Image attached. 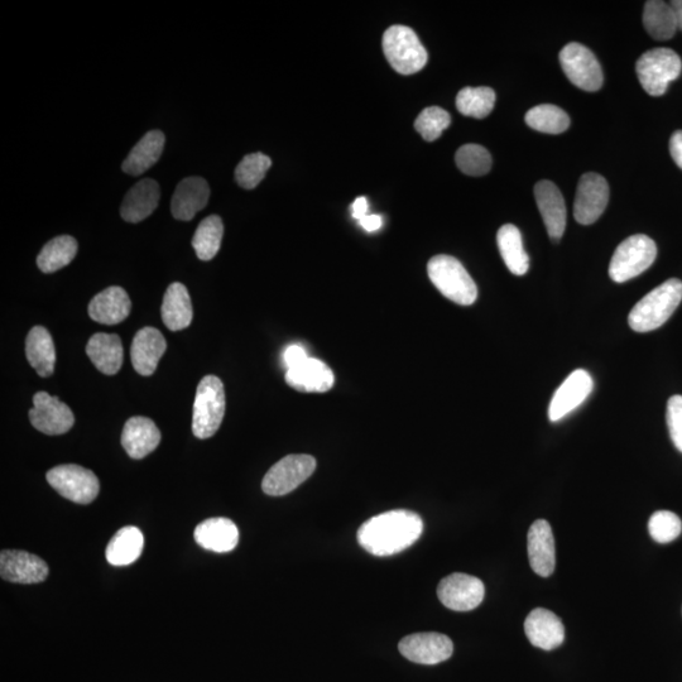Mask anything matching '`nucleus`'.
<instances>
[{"instance_id":"obj_10","label":"nucleus","mask_w":682,"mask_h":682,"mask_svg":"<svg viewBox=\"0 0 682 682\" xmlns=\"http://www.w3.org/2000/svg\"><path fill=\"white\" fill-rule=\"evenodd\" d=\"M560 64L575 86L585 91H598L604 83L602 66L588 47L569 43L560 52Z\"/></svg>"},{"instance_id":"obj_5","label":"nucleus","mask_w":682,"mask_h":682,"mask_svg":"<svg viewBox=\"0 0 682 682\" xmlns=\"http://www.w3.org/2000/svg\"><path fill=\"white\" fill-rule=\"evenodd\" d=\"M383 51L389 65L402 75L416 74L429 60L415 31L406 26L388 28L383 36Z\"/></svg>"},{"instance_id":"obj_15","label":"nucleus","mask_w":682,"mask_h":682,"mask_svg":"<svg viewBox=\"0 0 682 682\" xmlns=\"http://www.w3.org/2000/svg\"><path fill=\"white\" fill-rule=\"evenodd\" d=\"M594 382L592 376L584 369H576L561 384L549 407V419L551 422L563 420L564 417L575 411L592 393Z\"/></svg>"},{"instance_id":"obj_37","label":"nucleus","mask_w":682,"mask_h":682,"mask_svg":"<svg viewBox=\"0 0 682 682\" xmlns=\"http://www.w3.org/2000/svg\"><path fill=\"white\" fill-rule=\"evenodd\" d=\"M496 93L487 86L464 88L456 96V108L465 117L483 119L493 112Z\"/></svg>"},{"instance_id":"obj_20","label":"nucleus","mask_w":682,"mask_h":682,"mask_svg":"<svg viewBox=\"0 0 682 682\" xmlns=\"http://www.w3.org/2000/svg\"><path fill=\"white\" fill-rule=\"evenodd\" d=\"M167 341L160 330L143 328L134 336L131 359L134 369L141 376H152L156 372L162 355L166 353Z\"/></svg>"},{"instance_id":"obj_28","label":"nucleus","mask_w":682,"mask_h":682,"mask_svg":"<svg viewBox=\"0 0 682 682\" xmlns=\"http://www.w3.org/2000/svg\"><path fill=\"white\" fill-rule=\"evenodd\" d=\"M163 324L171 331H180L189 328L194 310H192L191 297L185 285L180 282L168 286L161 307Z\"/></svg>"},{"instance_id":"obj_6","label":"nucleus","mask_w":682,"mask_h":682,"mask_svg":"<svg viewBox=\"0 0 682 682\" xmlns=\"http://www.w3.org/2000/svg\"><path fill=\"white\" fill-rule=\"evenodd\" d=\"M656 243L643 234L632 235L623 240L614 252L609 276L617 283H624L642 275L656 261Z\"/></svg>"},{"instance_id":"obj_44","label":"nucleus","mask_w":682,"mask_h":682,"mask_svg":"<svg viewBox=\"0 0 682 682\" xmlns=\"http://www.w3.org/2000/svg\"><path fill=\"white\" fill-rule=\"evenodd\" d=\"M670 152L672 160H674L676 165L682 170V131H677L672 134L670 139Z\"/></svg>"},{"instance_id":"obj_34","label":"nucleus","mask_w":682,"mask_h":682,"mask_svg":"<svg viewBox=\"0 0 682 682\" xmlns=\"http://www.w3.org/2000/svg\"><path fill=\"white\" fill-rule=\"evenodd\" d=\"M78 254V242L70 235L56 237L42 248L37 257L38 268L43 273H54L69 266Z\"/></svg>"},{"instance_id":"obj_41","label":"nucleus","mask_w":682,"mask_h":682,"mask_svg":"<svg viewBox=\"0 0 682 682\" xmlns=\"http://www.w3.org/2000/svg\"><path fill=\"white\" fill-rule=\"evenodd\" d=\"M648 531L653 540L659 544H669L680 536L682 523L675 513L659 511L653 513L648 522Z\"/></svg>"},{"instance_id":"obj_17","label":"nucleus","mask_w":682,"mask_h":682,"mask_svg":"<svg viewBox=\"0 0 682 682\" xmlns=\"http://www.w3.org/2000/svg\"><path fill=\"white\" fill-rule=\"evenodd\" d=\"M528 559L537 575L547 578L554 573L556 549L550 523L539 520L532 523L527 537Z\"/></svg>"},{"instance_id":"obj_30","label":"nucleus","mask_w":682,"mask_h":682,"mask_svg":"<svg viewBox=\"0 0 682 682\" xmlns=\"http://www.w3.org/2000/svg\"><path fill=\"white\" fill-rule=\"evenodd\" d=\"M26 355L38 376L47 378L55 372L56 349L52 336L43 326H35L28 333Z\"/></svg>"},{"instance_id":"obj_39","label":"nucleus","mask_w":682,"mask_h":682,"mask_svg":"<svg viewBox=\"0 0 682 682\" xmlns=\"http://www.w3.org/2000/svg\"><path fill=\"white\" fill-rule=\"evenodd\" d=\"M459 170L468 176L487 175L492 168V156L479 144H465L455 156Z\"/></svg>"},{"instance_id":"obj_22","label":"nucleus","mask_w":682,"mask_h":682,"mask_svg":"<svg viewBox=\"0 0 682 682\" xmlns=\"http://www.w3.org/2000/svg\"><path fill=\"white\" fill-rule=\"evenodd\" d=\"M161 432L155 422L147 417H132L124 425L122 445L132 459H143L158 448Z\"/></svg>"},{"instance_id":"obj_13","label":"nucleus","mask_w":682,"mask_h":682,"mask_svg":"<svg viewBox=\"0 0 682 682\" xmlns=\"http://www.w3.org/2000/svg\"><path fill=\"white\" fill-rule=\"evenodd\" d=\"M30 420L36 430L50 436L66 434L75 424L71 408L47 392H38L33 397Z\"/></svg>"},{"instance_id":"obj_18","label":"nucleus","mask_w":682,"mask_h":682,"mask_svg":"<svg viewBox=\"0 0 682 682\" xmlns=\"http://www.w3.org/2000/svg\"><path fill=\"white\" fill-rule=\"evenodd\" d=\"M535 198L547 233L554 242H559L566 228V205L563 194L551 181L544 180L535 186Z\"/></svg>"},{"instance_id":"obj_9","label":"nucleus","mask_w":682,"mask_h":682,"mask_svg":"<svg viewBox=\"0 0 682 682\" xmlns=\"http://www.w3.org/2000/svg\"><path fill=\"white\" fill-rule=\"evenodd\" d=\"M48 484L60 496L79 504H89L95 501L99 494V479L89 469L80 465H59L46 475Z\"/></svg>"},{"instance_id":"obj_14","label":"nucleus","mask_w":682,"mask_h":682,"mask_svg":"<svg viewBox=\"0 0 682 682\" xmlns=\"http://www.w3.org/2000/svg\"><path fill=\"white\" fill-rule=\"evenodd\" d=\"M398 650L415 664L437 665L450 659L454 645L448 636L441 633H415L403 638Z\"/></svg>"},{"instance_id":"obj_16","label":"nucleus","mask_w":682,"mask_h":682,"mask_svg":"<svg viewBox=\"0 0 682 682\" xmlns=\"http://www.w3.org/2000/svg\"><path fill=\"white\" fill-rule=\"evenodd\" d=\"M2 579L17 584H38L48 576V566L36 555L26 551L4 550L0 554Z\"/></svg>"},{"instance_id":"obj_11","label":"nucleus","mask_w":682,"mask_h":682,"mask_svg":"<svg viewBox=\"0 0 682 682\" xmlns=\"http://www.w3.org/2000/svg\"><path fill=\"white\" fill-rule=\"evenodd\" d=\"M485 594L482 580L468 574H451L440 581L437 597L446 608L455 612H469L479 607Z\"/></svg>"},{"instance_id":"obj_36","label":"nucleus","mask_w":682,"mask_h":682,"mask_svg":"<svg viewBox=\"0 0 682 682\" xmlns=\"http://www.w3.org/2000/svg\"><path fill=\"white\" fill-rule=\"evenodd\" d=\"M528 127L546 134H561L570 127L569 115L556 105L542 104L528 110L526 117Z\"/></svg>"},{"instance_id":"obj_25","label":"nucleus","mask_w":682,"mask_h":682,"mask_svg":"<svg viewBox=\"0 0 682 682\" xmlns=\"http://www.w3.org/2000/svg\"><path fill=\"white\" fill-rule=\"evenodd\" d=\"M160 196V185L155 180H141L128 191L120 215L128 223H141L157 209Z\"/></svg>"},{"instance_id":"obj_3","label":"nucleus","mask_w":682,"mask_h":682,"mask_svg":"<svg viewBox=\"0 0 682 682\" xmlns=\"http://www.w3.org/2000/svg\"><path fill=\"white\" fill-rule=\"evenodd\" d=\"M427 273L446 299L461 306H470L477 301L478 287L458 259L445 254L431 258Z\"/></svg>"},{"instance_id":"obj_35","label":"nucleus","mask_w":682,"mask_h":682,"mask_svg":"<svg viewBox=\"0 0 682 682\" xmlns=\"http://www.w3.org/2000/svg\"><path fill=\"white\" fill-rule=\"evenodd\" d=\"M224 235V224L218 215H211L200 223L192 238V247L201 261H211L220 251Z\"/></svg>"},{"instance_id":"obj_45","label":"nucleus","mask_w":682,"mask_h":682,"mask_svg":"<svg viewBox=\"0 0 682 682\" xmlns=\"http://www.w3.org/2000/svg\"><path fill=\"white\" fill-rule=\"evenodd\" d=\"M359 224L362 225V228L367 230V232H377V230L382 228L383 219L382 216L379 215H367L359 220Z\"/></svg>"},{"instance_id":"obj_46","label":"nucleus","mask_w":682,"mask_h":682,"mask_svg":"<svg viewBox=\"0 0 682 682\" xmlns=\"http://www.w3.org/2000/svg\"><path fill=\"white\" fill-rule=\"evenodd\" d=\"M352 213L353 218L357 220L363 219L364 216H367L368 215L367 199L363 198V196H360V198L355 200L352 205Z\"/></svg>"},{"instance_id":"obj_4","label":"nucleus","mask_w":682,"mask_h":682,"mask_svg":"<svg viewBox=\"0 0 682 682\" xmlns=\"http://www.w3.org/2000/svg\"><path fill=\"white\" fill-rule=\"evenodd\" d=\"M224 415V384L218 377L206 376L201 379L198 389H196L192 432L198 439H209L219 430Z\"/></svg>"},{"instance_id":"obj_40","label":"nucleus","mask_w":682,"mask_h":682,"mask_svg":"<svg viewBox=\"0 0 682 682\" xmlns=\"http://www.w3.org/2000/svg\"><path fill=\"white\" fill-rule=\"evenodd\" d=\"M451 124V117L446 110L439 107H429L420 113L415 122L416 131L427 142H434L441 137L445 129Z\"/></svg>"},{"instance_id":"obj_27","label":"nucleus","mask_w":682,"mask_h":682,"mask_svg":"<svg viewBox=\"0 0 682 682\" xmlns=\"http://www.w3.org/2000/svg\"><path fill=\"white\" fill-rule=\"evenodd\" d=\"M86 354L98 371L114 376L123 364L124 350L118 335L98 333L91 336Z\"/></svg>"},{"instance_id":"obj_29","label":"nucleus","mask_w":682,"mask_h":682,"mask_svg":"<svg viewBox=\"0 0 682 682\" xmlns=\"http://www.w3.org/2000/svg\"><path fill=\"white\" fill-rule=\"evenodd\" d=\"M166 137L161 131H151L133 147L122 168L127 175L141 176L156 165L165 150Z\"/></svg>"},{"instance_id":"obj_33","label":"nucleus","mask_w":682,"mask_h":682,"mask_svg":"<svg viewBox=\"0 0 682 682\" xmlns=\"http://www.w3.org/2000/svg\"><path fill=\"white\" fill-rule=\"evenodd\" d=\"M643 24L648 35L657 41L671 40L677 31L674 9L661 0H650L645 4Z\"/></svg>"},{"instance_id":"obj_1","label":"nucleus","mask_w":682,"mask_h":682,"mask_svg":"<svg viewBox=\"0 0 682 682\" xmlns=\"http://www.w3.org/2000/svg\"><path fill=\"white\" fill-rule=\"evenodd\" d=\"M424 522L417 513L396 509L364 522L358 531L359 545L374 556H392L420 539Z\"/></svg>"},{"instance_id":"obj_19","label":"nucleus","mask_w":682,"mask_h":682,"mask_svg":"<svg viewBox=\"0 0 682 682\" xmlns=\"http://www.w3.org/2000/svg\"><path fill=\"white\" fill-rule=\"evenodd\" d=\"M525 632L532 646L551 651L563 645L565 627L556 614L544 608H537L528 614Z\"/></svg>"},{"instance_id":"obj_31","label":"nucleus","mask_w":682,"mask_h":682,"mask_svg":"<svg viewBox=\"0 0 682 682\" xmlns=\"http://www.w3.org/2000/svg\"><path fill=\"white\" fill-rule=\"evenodd\" d=\"M143 546L144 537L141 530L134 526L124 527L110 540L105 556L110 565H131L141 556Z\"/></svg>"},{"instance_id":"obj_12","label":"nucleus","mask_w":682,"mask_h":682,"mask_svg":"<svg viewBox=\"0 0 682 682\" xmlns=\"http://www.w3.org/2000/svg\"><path fill=\"white\" fill-rule=\"evenodd\" d=\"M609 185L603 176L589 172L581 176L574 203V216L581 225L597 222L607 209Z\"/></svg>"},{"instance_id":"obj_26","label":"nucleus","mask_w":682,"mask_h":682,"mask_svg":"<svg viewBox=\"0 0 682 682\" xmlns=\"http://www.w3.org/2000/svg\"><path fill=\"white\" fill-rule=\"evenodd\" d=\"M195 541L205 550L225 554L237 547L239 530L229 518H210L195 528Z\"/></svg>"},{"instance_id":"obj_2","label":"nucleus","mask_w":682,"mask_h":682,"mask_svg":"<svg viewBox=\"0 0 682 682\" xmlns=\"http://www.w3.org/2000/svg\"><path fill=\"white\" fill-rule=\"evenodd\" d=\"M682 301V282L677 278L662 283L653 288L638 304L633 307L628 316V324L637 333L661 328L667 323Z\"/></svg>"},{"instance_id":"obj_23","label":"nucleus","mask_w":682,"mask_h":682,"mask_svg":"<svg viewBox=\"0 0 682 682\" xmlns=\"http://www.w3.org/2000/svg\"><path fill=\"white\" fill-rule=\"evenodd\" d=\"M334 373L319 359L307 358L295 368L287 369L286 383L299 392L325 393L334 386Z\"/></svg>"},{"instance_id":"obj_8","label":"nucleus","mask_w":682,"mask_h":682,"mask_svg":"<svg viewBox=\"0 0 682 682\" xmlns=\"http://www.w3.org/2000/svg\"><path fill=\"white\" fill-rule=\"evenodd\" d=\"M316 460L305 454L288 455L268 470L263 478V492L272 497L286 496L314 474Z\"/></svg>"},{"instance_id":"obj_21","label":"nucleus","mask_w":682,"mask_h":682,"mask_svg":"<svg viewBox=\"0 0 682 682\" xmlns=\"http://www.w3.org/2000/svg\"><path fill=\"white\" fill-rule=\"evenodd\" d=\"M209 198L210 187L203 177H187L177 185L172 196V215L181 222H190L208 205Z\"/></svg>"},{"instance_id":"obj_43","label":"nucleus","mask_w":682,"mask_h":682,"mask_svg":"<svg viewBox=\"0 0 682 682\" xmlns=\"http://www.w3.org/2000/svg\"><path fill=\"white\" fill-rule=\"evenodd\" d=\"M309 358L306 354L305 349L300 347V345H290L286 349L285 354H283V362H285L287 369L295 368L302 362Z\"/></svg>"},{"instance_id":"obj_38","label":"nucleus","mask_w":682,"mask_h":682,"mask_svg":"<svg viewBox=\"0 0 682 682\" xmlns=\"http://www.w3.org/2000/svg\"><path fill=\"white\" fill-rule=\"evenodd\" d=\"M272 166L271 158L261 152L243 158L235 168V180L246 190H253L261 184Z\"/></svg>"},{"instance_id":"obj_47","label":"nucleus","mask_w":682,"mask_h":682,"mask_svg":"<svg viewBox=\"0 0 682 682\" xmlns=\"http://www.w3.org/2000/svg\"><path fill=\"white\" fill-rule=\"evenodd\" d=\"M670 4L672 9H674L677 28L682 31V0H674Z\"/></svg>"},{"instance_id":"obj_7","label":"nucleus","mask_w":682,"mask_h":682,"mask_svg":"<svg viewBox=\"0 0 682 682\" xmlns=\"http://www.w3.org/2000/svg\"><path fill=\"white\" fill-rule=\"evenodd\" d=\"M681 70L680 56L670 48L647 51L636 64L638 80L651 96L664 95L670 83L679 78Z\"/></svg>"},{"instance_id":"obj_32","label":"nucleus","mask_w":682,"mask_h":682,"mask_svg":"<svg viewBox=\"0 0 682 682\" xmlns=\"http://www.w3.org/2000/svg\"><path fill=\"white\" fill-rule=\"evenodd\" d=\"M497 243L499 252L509 271L516 276H525L530 268V258L523 248L520 229L512 224L503 225L498 230Z\"/></svg>"},{"instance_id":"obj_24","label":"nucleus","mask_w":682,"mask_h":682,"mask_svg":"<svg viewBox=\"0 0 682 682\" xmlns=\"http://www.w3.org/2000/svg\"><path fill=\"white\" fill-rule=\"evenodd\" d=\"M132 302L126 290L113 286L105 288L89 304V316L96 323L115 325L122 323L131 314Z\"/></svg>"},{"instance_id":"obj_42","label":"nucleus","mask_w":682,"mask_h":682,"mask_svg":"<svg viewBox=\"0 0 682 682\" xmlns=\"http://www.w3.org/2000/svg\"><path fill=\"white\" fill-rule=\"evenodd\" d=\"M666 420L672 443L682 453V396H672L667 402Z\"/></svg>"}]
</instances>
